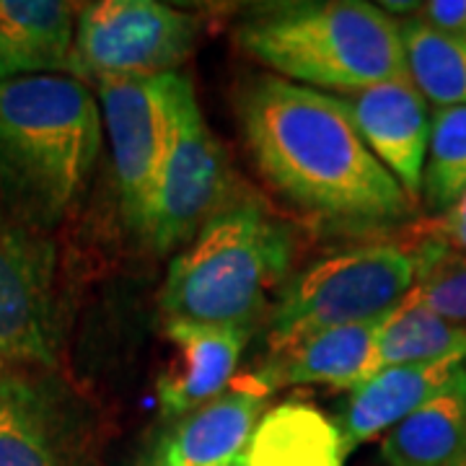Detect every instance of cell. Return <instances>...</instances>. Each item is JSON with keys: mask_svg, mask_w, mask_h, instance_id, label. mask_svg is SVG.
I'll list each match as a JSON object with an SVG mask.
<instances>
[{"mask_svg": "<svg viewBox=\"0 0 466 466\" xmlns=\"http://www.w3.org/2000/svg\"><path fill=\"white\" fill-rule=\"evenodd\" d=\"M57 348L55 247L36 228L0 220V358L55 368Z\"/></svg>", "mask_w": 466, "mask_h": 466, "instance_id": "9c48e42d", "label": "cell"}, {"mask_svg": "<svg viewBox=\"0 0 466 466\" xmlns=\"http://www.w3.org/2000/svg\"><path fill=\"white\" fill-rule=\"evenodd\" d=\"M244 466H345L348 449L329 417L306 401H283L259 417Z\"/></svg>", "mask_w": 466, "mask_h": 466, "instance_id": "e0dca14e", "label": "cell"}, {"mask_svg": "<svg viewBox=\"0 0 466 466\" xmlns=\"http://www.w3.org/2000/svg\"><path fill=\"white\" fill-rule=\"evenodd\" d=\"M236 466H244V456H238V461H236Z\"/></svg>", "mask_w": 466, "mask_h": 466, "instance_id": "d4e9b609", "label": "cell"}, {"mask_svg": "<svg viewBox=\"0 0 466 466\" xmlns=\"http://www.w3.org/2000/svg\"><path fill=\"white\" fill-rule=\"evenodd\" d=\"M383 319L311 334L290 348L272 352L257 376L269 386V391L299 383H324L352 391L370 379Z\"/></svg>", "mask_w": 466, "mask_h": 466, "instance_id": "2e32d148", "label": "cell"}, {"mask_svg": "<svg viewBox=\"0 0 466 466\" xmlns=\"http://www.w3.org/2000/svg\"><path fill=\"white\" fill-rule=\"evenodd\" d=\"M459 358L466 360V327L431 311L415 293L383 319L370 376L383 368L422 366Z\"/></svg>", "mask_w": 466, "mask_h": 466, "instance_id": "d6986e66", "label": "cell"}, {"mask_svg": "<svg viewBox=\"0 0 466 466\" xmlns=\"http://www.w3.org/2000/svg\"><path fill=\"white\" fill-rule=\"evenodd\" d=\"M407 247L417 259L412 293L438 317L466 327V251L422 238H410Z\"/></svg>", "mask_w": 466, "mask_h": 466, "instance_id": "7402d4cb", "label": "cell"}, {"mask_svg": "<svg viewBox=\"0 0 466 466\" xmlns=\"http://www.w3.org/2000/svg\"><path fill=\"white\" fill-rule=\"evenodd\" d=\"M417 283L407 244H366L337 251L288 285L269 314V350L290 348L311 334L389 317Z\"/></svg>", "mask_w": 466, "mask_h": 466, "instance_id": "5b68a950", "label": "cell"}, {"mask_svg": "<svg viewBox=\"0 0 466 466\" xmlns=\"http://www.w3.org/2000/svg\"><path fill=\"white\" fill-rule=\"evenodd\" d=\"M386 466H466V368L446 394L383 435Z\"/></svg>", "mask_w": 466, "mask_h": 466, "instance_id": "ac0fdd59", "label": "cell"}, {"mask_svg": "<svg viewBox=\"0 0 466 466\" xmlns=\"http://www.w3.org/2000/svg\"><path fill=\"white\" fill-rule=\"evenodd\" d=\"M233 184L231 161L202 116L195 86L179 76L171 148L143 238L158 254L187 247L213 218L236 205Z\"/></svg>", "mask_w": 466, "mask_h": 466, "instance_id": "8992f818", "label": "cell"}, {"mask_svg": "<svg viewBox=\"0 0 466 466\" xmlns=\"http://www.w3.org/2000/svg\"><path fill=\"white\" fill-rule=\"evenodd\" d=\"M179 76L96 84L122 213L140 236L148 228L153 198L171 148Z\"/></svg>", "mask_w": 466, "mask_h": 466, "instance_id": "ba28073f", "label": "cell"}, {"mask_svg": "<svg viewBox=\"0 0 466 466\" xmlns=\"http://www.w3.org/2000/svg\"><path fill=\"white\" fill-rule=\"evenodd\" d=\"M0 466H76V428L50 383L8 370L0 379Z\"/></svg>", "mask_w": 466, "mask_h": 466, "instance_id": "4fadbf2b", "label": "cell"}, {"mask_svg": "<svg viewBox=\"0 0 466 466\" xmlns=\"http://www.w3.org/2000/svg\"><path fill=\"white\" fill-rule=\"evenodd\" d=\"M368 150L381 161L401 189L417 202L422 195V171L431 143L428 101L412 78H397L370 86L358 94L339 96Z\"/></svg>", "mask_w": 466, "mask_h": 466, "instance_id": "30bf717a", "label": "cell"}, {"mask_svg": "<svg viewBox=\"0 0 466 466\" xmlns=\"http://www.w3.org/2000/svg\"><path fill=\"white\" fill-rule=\"evenodd\" d=\"M269 394V386L257 370L236 376L218 400L179 417L140 466L231 464L247 449Z\"/></svg>", "mask_w": 466, "mask_h": 466, "instance_id": "8fae6325", "label": "cell"}, {"mask_svg": "<svg viewBox=\"0 0 466 466\" xmlns=\"http://www.w3.org/2000/svg\"><path fill=\"white\" fill-rule=\"evenodd\" d=\"M171 360L156 381L164 417L179 420L218 400L236 379L249 329L167 321Z\"/></svg>", "mask_w": 466, "mask_h": 466, "instance_id": "7c38bea8", "label": "cell"}, {"mask_svg": "<svg viewBox=\"0 0 466 466\" xmlns=\"http://www.w3.org/2000/svg\"><path fill=\"white\" fill-rule=\"evenodd\" d=\"M233 39L278 78L342 96L410 76L400 21L363 0L267 8L244 21Z\"/></svg>", "mask_w": 466, "mask_h": 466, "instance_id": "3957f363", "label": "cell"}, {"mask_svg": "<svg viewBox=\"0 0 466 466\" xmlns=\"http://www.w3.org/2000/svg\"><path fill=\"white\" fill-rule=\"evenodd\" d=\"M407 73L438 109L466 106V39L433 32L417 18L400 21Z\"/></svg>", "mask_w": 466, "mask_h": 466, "instance_id": "ffe728a7", "label": "cell"}, {"mask_svg": "<svg viewBox=\"0 0 466 466\" xmlns=\"http://www.w3.org/2000/svg\"><path fill=\"white\" fill-rule=\"evenodd\" d=\"M78 11L60 0H0V81L73 73Z\"/></svg>", "mask_w": 466, "mask_h": 466, "instance_id": "9a60e30c", "label": "cell"}, {"mask_svg": "<svg viewBox=\"0 0 466 466\" xmlns=\"http://www.w3.org/2000/svg\"><path fill=\"white\" fill-rule=\"evenodd\" d=\"M236 109L257 168L303 213L348 228H383L415 213L339 96L257 76L238 91Z\"/></svg>", "mask_w": 466, "mask_h": 466, "instance_id": "6da1fadb", "label": "cell"}, {"mask_svg": "<svg viewBox=\"0 0 466 466\" xmlns=\"http://www.w3.org/2000/svg\"><path fill=\"white\" fill-rule=\"evenodd\" d=\"M464 368L466 360L449 358L422 366L383 368L373 373L368 381L350 391L348 404L337 422L348 453L376 435L389 433L422 404L446 394L459 381Z\"/></svg>", "mask_w": 466, "mask_h": 466, "instance_id": "5bb4252c", "label": "cell"}, {"mask_svg": "<svg viewBox=\"0 0 466 466\" xmlns=\"http://www.w3.org/2000/svg\"><path fill=\"white\" fill-rule=\"evenodd\" d=\"M293 233L257 202H236L213 218L167 269V321L247 329L265 311L269 288L293 259Z\"/></svg>", "mask_w": 466, "mask_h": 466, "instance_id": "277c9868", "label": "cell"}, {"mask_svg": "<svg viewBox=\"0 0 466 466\" xmlns=\"http://www.w3.org/2000/svg\"><path fill=\"white\" fill-rule=\"evenodd\" d=\"M198 18L156 0H99L78 11L73 78L119 81L177 73L198 39Z\"/></svg>", "mask_w": 466, "mask_h": 466, "instance_id": "52a82bcc", "label": "cell"}, {"mask_svg": "<svg viewBox=\"0 0 466 466\" xmlns=\"http://www.w3.org/2000/svg\"><path fill=\"white\" fill-rule=\"evenodd\" d=\"M236 461H238V459H236ZM236 461H231V464H226V466H236Z\"/></svg>", "mask_w": 466, "mask_h": 466, "instance_id": "484cf974", "label": "cell"}, {"mask_svg": "<svg viewBox=\"0 0 466 466\" xmlns=\"http://www.w3.org/2000/svg\"><path fill=\"white\" fill-rule=\"evenodd\" d=\"M466 195V106L435 109L422 198L428 210L446 213Z\"/></svg>", "mask_w": 466, "mask_h": 466, "instance_id": "44dd1931", "label": "cell"}, {"mask_svg": "<svg viewBox=\"0 0 466 466\" xmlns=\"http://www.w3.org/2000/svg\"><path fill=\"white\" fill-rule=\"evenodd\" d=\"M8 370H11V366H8V363H5V360L0 358V379H3V376H5Z\"/></svg>", "mask_w": 466, "mask_h": 466, "instance_id": "cb8c5ba5", "label": "cell"}, {"mask_svg": "<svg viewBox=\"0 0 466 466\" xmlns=\"http://www.w3.org/2000/svg\"><path fill=\"white\" fill-rule=\"evenodd\" d=\"M417 21L433 32L466 39V0H428L420 3Z\"/></svg>", "mask_w": 466, "mask_h": 466, "instance_id": "603a6c76", "label": "cell"}, {"mask_svg": "<svg viewBox=\"0 0 466 466\" xmlns=\"http://www.w3.org/2000/svg\"><path fill=\"white\" fill-rule=\"evenodd\" d=\"M101 137V109L84 81H0V195L21 226L50 228L66 218L91 179Z\"/></svg>", "mask_w": 466, "mask_h": 466, "instance_id": "7a4b0ae2", "label": "cell"}]
</instances>
